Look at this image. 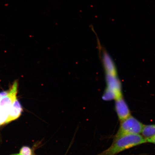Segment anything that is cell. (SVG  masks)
Here are the masks:
<instances>
[{
    "instance_id": "obj_2",
    "label": "cell",
    "mask_w": 155,
    "mask_h": 155,
    "mask_svg": "<svg viewBox=\"0 0 155 155\" xmlns=\"http://www.w3.org/2000/svg\"><path fill=\"white\" fill-rule=\"evenodd\" d=\"M107 87L102 97L106 101L116 100L123 96L120 82L117 74L106 73Z\"/></svg>"
},
{
    "instance_id": "obj_3",
    "label": "cell",
    "mask_w": 155,
    "mask_h": 155,
    "mask_svg": "<svg viewBox=\"0 0 155 155\" xmlns=\"http://www.w3.org/2000/svg\"><path fill=\"white\" fill-rule=\"evenodd\" d=\"M120 122L119 128L114 138L125 135L140 134L144 126L131 115Z\"/></svg>"
},
{
    "instance_id": "obj_10",
    "label": "cell",
    "mask_w": 155,
    "mask_h": 155,
    "mask_svg": "<svg viewBox=\"0 0 155 155\" xmlns=\"http://www.w3.org/2000/svg\"><path fill=\"white\" fill-rule=\"evenodd\" d=\"M19 155V154H12V155Z\"/></svg>"
},
{
    "instance_id": "obj_11",
    "label": "cell",
    "mask_w": 155,
    "mask_h": 155,
    "mask_svg": "<svg viewBox=\"0 0 155 155\" xmlns=\"http://www.w3.org/2000/svg\"><path fill=\"white\" fill-rule=\"evenodd\" d=\"M32 155H36L35 154V153L34 152L33 153V154Z\"/></svg>"
},
{
    "instance_id": "obj_4",
    "label": "cell",
    "mask_w": 155,
    "mask_h": 155,
    "mask_svg": "<svg viewBox=\"0 0 155 155\" xmlns=\"http://www.w3.org/2000/svg\"><path fill=\"white\" fill-rule=\"evenodd\" d=\"M115 101V110L120 121L131 115L130 110L123 96Z\"/></svg>"
},
{
    "instance_id": "obj_1",
    "label": "cell",
    "mask_w": 155,
    "mask_h": 155,
    "mask_svg": "<svg viewBox=\"0 0 155 155\" xmlns=\"http://www.w3.org/2000/svg\"><path fill=\"white\" fill-rule=\"evenodd\" d=\"M146 139L140 134L127 135L114 138L109 148L97 155H116L134 147L146 143Z\"/></svg>"
},
{
    "instance_id": "obj_8",
    "label": "cell",
    "mask_w": 155,
    "mask_h": 155,
    "mask_svg": "<svg viewBox=\"0 0 155 155\" xmlns=\"http://www.w3.org/2000/svg\"><path fill=\"white\" fill-rule=\"evenodd\" d=\"M146 139L147 143H152L155 145V135L152 137H147Z\"/></svg>"
},
{
    "instance_id": "obj_7",
    "label": "cell",
    "mask_w": 155,
    "mask_h": 155,
    "mask_svg": "<svg viewBox=\"0 0 155 155\" xmlns=\"http://www.w3.org/2000/svg\"><path fill=\"white\" fill-rule=\"evenodd\" d=\"M34 151L28 146H24L21 149L19 155H32Z\"/></svg>"
},
{
    "instance_id": "obj_5",
    "label": "cell",
    "mask_w": 155,
    "mask_h": 155,
    "mask_svg": "<svg viewBox=\"0 0 155 155\" xmlns=\"http://www.w3.org/2000/svg\"><path fill=\"white\" fill-rule=\"evenodd\" d=\"M23 111L22 106L17 98L13 103L10 108L8 117L5 121V124L18 119L20 117Z\"/></svg>"
},
{
    "instance_id": "obj_6",
    "label": "cell",
    "mask_w": 155,
    "mask_h": 155,
    "mask_svg": "<svg viewBox=\"0 0 155 155\" xmlns=\"http://www.w3.org/2000/svg\"><path fill=\"white\" fill-rule=\"evenodd\" d=\"M141 134L145 138L155 135V124L144 125Z\"/></svg>"
},
{
    "instance_id": "obj_9",
    "label": "cell",
    "mask_w": 155,
    "mask_h": 155,
    "mask_svg": "<svg viewBox=\"0 0 155 155\" xmlns=\"http://www.w3.org/2000/svg\"><path fill=\"white\" fill-rule=\"evenodd\" d=\"M2 96V93H1V92H0V100H1Z\"/></svg>"
}]
</instances>
